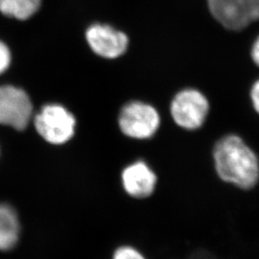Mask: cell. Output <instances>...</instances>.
Here are the masks:
<instances>
[{
    "mask_svg": "<svg viewBox=\"0 0 259 259\" xmlns=\"http://www.w3.org/2000/svg\"><path fill=\"white\" fill-rule=\"evenodd\" d=\"M85 37L93 52L106 59H115L123 55L129 44L126 34L104 24H93L88 28Z\"/></svg>",
    "mask_w": 259,
    "mask_h": 259,
    "instance_id": "obj_7",
    "label": "cell"
},
{
    "mask_svg": "<svg viewBox=\"0 0 259 259\" xmlns=\"http://www.w3.org/2000/svg\"><path fill=\"white\" fill-rule=\"evenodd\" d=\"M41 0H0V13L8 18L26 20L37 13Z\"/></svg>",
    "mask_w": 259,
    "mask_h": 259,
    "instance_id": "obj_10",
    "label": "cell"
},
{
    "mask_svg": "<svg viewBox=\"0 0 259 259\" xmlns=\"http://www.w3.org/2000/svg\"><path fill=\"white\" fill-rule=\"evenodd\" d=\"M250 55H251V59H252L253 63L259 66V36L252 45Z\"/></svg>",
    "mask_w": 259,
    "mask_h": 259,
    "instance_id": "obj_14",
    "label": "cell"
},
{
    "mask_svg": "<svg viewBox=\"0 0 259 259\" xmlns=\"http://www.w3.org/2000/svg\"><path fill=\"white\" fill-rule=\"evenodd\" d=\"M207 4L213 18L232 31L259 20V0H207Z\"/></svg>",
    "mask_w": 259,
    "mask_h": 259,
    "instance_id": "obj_6",
    "label": "cell"
},
{
    "mask_svg": "<svg viewBox=\"0 0 259 259\" xmlns=\"http://www.w3.org/2000/svg\"><path fill=\"white\" fill-rule=\"evenodd\" d=\"M21 222L14 205L0 201V252L15 250L20 240Z\"/></svg>",
    "mask_w": 259,
    "mask_h": 259,
    "instance_id": "obj_9",
    "label": "cell"
},
{
    "mask_svg": "<svg viewBox=\"0 0 259 259\" xmlns=\"http://www.w3.org/2000/svg\"><path fill=\"white\" fill-rule=\"evenodd\" d=\"M250 101L254 111L259 114V79L255 81L250 89Z\"/></svg>",
    "mask_w": 259,
    "mask_h": 259,
    "instance_id": "obj_13",
    "label": "cell"
},
{
    "mask_svg": "<svg viewBox=\"0 0 259 259\" xmlns=\"http://www.w3.org/2000/svg\"><path fill=\"white\" fill-rule=\"evenodd\" d=\"M34 106L23 89L14 84L0 85V127L23 132L32 124Z\"/></svg>",
    "mask_w": 259,
    "mask_h": 259,
    "instance_id": "obj_3",
    "label": "cell"
},
{
    "mask_svg": "<svg viewBox=\"0 0 259 259\" xmlns=\"http://www.w3.org/2000/svg\"><path fill=\"white\" fill-rule=\"evenodd\" d=\"M209 112V102L204 93L195 89H185L174 96L170 113L177 126L186 131H196L204 124Z\"/></svg>",
    "mask_w": 259,
    "mask_h": 259,
    "instance_id": "obj_5",
    "label": "cell"
},
{
    "mask_svg": "<svg viewBox=\"0 0 259 259\" xmlns=\"http://www.w3.org/2000/svg\"><path fill=\"white\" fill-rule=\"evenodd\" d=\"M157 174L144 160H137L125 167L121 173L124 191L135 199H146L155 192Z\"/></svg>",
    "mask_w": 259,
    "mask_h": 259,
    "instance_id": "obj_8",
    "label": "cell"
},
{
    "mask_svg": "<svg viewBox=\"0 0 259 259\" xmlns=\"http://www.w3.org/2000/svg\"><path fill=\"white\" fill-rule=\"evenodd\" d=\"M212 157L215 171L223 182L243 190L258 184V157L239 136L230 134L219 139Z\"/></svg>",
    "mask_w": 259,
    "mask_h": 259,
    "instance_id": "obj_1",
    "label": "cell"
},
{
    "mask_svg": "<svg viewBox=\"0 0 259 259\" xmlns=\"http://www.w3.org/2000/svg\"><path fill=\"white\" fill-rule=\"evenodd\" d=\"M32 124L40 139L51 145H64L73 139L77 121L60 104H47L34 114Z\"/></svg>",
    "mask_w": 259,
    "mask_h": 259,
    "instance_id": "obj_2",
    "label": "cell"
},
{
    "mask_svg": "<svg viewBox=\"0 0 259 259\" xmlns=\"http://www.w3.org/2000/svg\"><path fill=\"white\" fill-rule=\"evenodd\" d=\"M12 54L8 46L0 40V76L5 73L11 65Z\"/></svg>",
    "mask_w": 259,
    "mask_h": 259,
    "instance_id": "obj_12",
    "label": "cell"
},
{
    "mask_svg": "<svg viewBox=\"0 0 259 259\" xmlns=\"http://www.w3.org/2000/svg\"><path fill=\"white\" fill-rule=\"evenodd\" d=\"M0 157H1V148H0Z\"/></svg>",
    "mask_w": 259,
    "mask_h": 259,
    "instance_id": "obj_15",
    "label": "cell"
},
{
    "mask_svg": "<svg viewBox=\"0 0 259 259\" xmlns=\"http://www.w3.org/2000/svg\"><path fill=\"white\" fill-rule=\"evenodd\" d=\"M160 116L155 107L141 101H132L122 107L118 114L121 133L132 139H152L159 129Z\"/></svg>",
    "mask_w": 259,
    "mask_h": 259,
    "instance_id": "obj_4",
    "label": "cell"
},
{
    "mask_svg": "<svg viewBox=\"0 0 259 259\" xmlns=\"http://www.w3.org/2000/svg\"><path fill=\"white\" fill-rule=\"evenodd\" d=\"M112 259H146V257L133 246H121L114 250Z\"/></svg>",
    "mask_w": 259,
    "mask_h": 259,
    "instance_id": "obj_11",
    "label": "cell"
}]
</instances>
